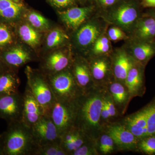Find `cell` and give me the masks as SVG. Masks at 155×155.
<instances>
[{"label":"cell","mask_w":155,"mask_h":155,"mask_svg":"<svg viewBox=\"0 0 155 155\" xmlns=\"http://www.w3.org/2000/svg\"><path fill=\"white\" fill-rule=\"evenodd\" d=\"M103 97L89 90L74 101L76 116L74 126L90 140L99 127Z\"/></svg>","instance_id":"6da1fadb"},{"label":"cell","mask_w":155,"mask_h":155,"mask_svg":"<svg viewBox=\"0 0 155 155\" xmlns=\"http://www.w3.org/2000/svg\"><path fill=\"white\" fill-rule=\"evenodd\" d=\"M141 0H118L114 5L102 9L98 16L108 25L117 26L128 36L142 16Z\"/></svg>","instance_id":"7a4b0ae2"},{"label":"cell","mask_w":155,"mask_h":155,"mask_svg":"<svg viewBox=\"0 0 155 155\" xmlns=\"http://www.w3.org/2000/svg\"><path fill=\"white\" fill-rule=\"evenodd\" d=\"M4 155H34L37 147L31 127L19 121L8 125L2 133Z\"/></svg>","instance_id":"3957f363"},{"label":"cell","mask_w":155,"mask_h":155,"mask_svg":"<svg viewBox=\"0 0 155 155\" xmlns=\"http://www.w3.org/2000/svg\"><path fill=\"white\" fill-rule=\"evenodd\" d=\"M47 78L56 101L71 102L84 93L78 86L72 71L67 69Z\"/></svg>","instance_id":"277c9868"},{"label":"cell","mask_w":155,"mask_h":155,"mask_svg":"<svg viewBox=\"0 0 155 155\" xmlns=\"http://www.w3.org/2000/svg\"><path fill=\"white\" fill-rule=\"evenodd\" d=\"M27 85L34 96L43 108L46 114L51 107L55 103L54 95L47 78L41 73L34 71L29 67L26 69Z\"/></svg>","instance_id":"5b68a950"},{"label":"cell","mask_w":155,"mask_h":155,"mask_svg":"<svg viewBox=\"0 0 155 155\" xmlns=\"http://www.w3.org/2000/svg\"><path fill=\"white\" fill-rule=\"evenodd\" d=\"M54 122L61 137L74 126L76 111L74 101H56L46 114Z\"/></svg>","instance_id":"8992f818"},{"label":"cell","mask_w":155,"mask_h":155,"mask_svg":"<svg viewBox=\"0 0 155 155\" xmlns=\"http://www.w3.org/2000/svg\"><path fill=\"white\" fill-rule=\"evenodd\" d=\"M95 19L84 24L79 28L75 34V40L78 46L83 49L92 47L97 39L106 32L107 28V22L101 17Z\"/></svg>","instance_id":"52a82bcc"},{"label":"cell","mask_w":155,"mask_h":155,"mask_svg":"<svg viewBox=\"0 0 155 155\" xmlns=\"http://www.w3.org/2000/svg\"><path fill=\"white\" fill-rule=\"evenodd\" d=\"M23 94L21 93L0 95V119L8 125L22 121Z\"/></svg>","instance_id":"ba28073f"},{"label":"cell","mask_w":155,"mask_h":155,"mask_svg":"<svg viewBox=\"0 0 155 155\" xmlns=\"http://www.w3.org/2000/svg\"><path fill=\"white\" fill-rule=\"evenodd\" d=\"M34 137L38 145L61 143V136L56 125L48 114H44L31 127Z\"/></svg>","instance_id":"9c48e42d"},{"label":"cell","mask_w":155,"mask_h":155,"mask_svg":"<svg viewBox=\"0 0 155 155\" xmlns=\"http://www.w3.org/2000/svg\"><path fill=\"white\" fill-rule=\"evenodd\" d=\"M124 47L134 60L146 67L155 56V40L143 41L130 38L125 40Z\"/></svg>","instance_id":"30bf717a"},{"label":"cell","mask_w":155,"mask_h":155,"mask_svg":"<svg viewBox=\"0 0 155 155\" xmlns=\"http://www.w3.org/2000/svg\"><path fill=\"white\" fill-rule=\"evenodd\" d=\"M110 58L114 77L117 80L125 83L128 71L135 61L124 46L113 50Z\"/></svg>","instance_id":"8fae6325"},{"label":"cell","mask_w":155,"mask_h":155,"mask_svg":"<svg viewBox=\"0 0 155 155\" xmlns=\"http://www.w3.org/2000/svg\"><path fill=\"white\" fill-rule=\"evenodd\" d=\"M23 104L22 122L31 127L44 115L43 108L38 102L28 85L23 94Z\"/></svg>","instance_id":"7c38bea8"},{"label":"cell","mask_w":155,"mask_h":155,"mask_svg":"<svg viewBox=\"0 0 155 155\" xmlns=\"http://www.w3.org/2000/svg\"><path fill=\"white\" fill-rule=\"evenodd\" d=\"M145 67L135 61L128 71L125 84L130 94H141L144 92Z\"/></svg>","instance_id":"4fadbf2b"},{"label":"cell","mask_w":155,"mask_h":155,"mask_svg":"<svg viewBox=\"0 0 155 155\" xmlns=\"http://www.w3.org/2000/svg\"><path fill=\"white\" fill-rule=\"evenodd\" d=\"M94 10L93 6L73 8L60 13L61 19L67 27L75 30L79 28Z\"/></svg>","instance_id":"5bb4252c"},{"label":"cell","mask_w":155,"mask_h":155,"mask_svg":"<svg viewBox=\"0 0 155 155\" xmlns=\"http://www.w3.org/2000/svg\"><path fill=\"white\" fill-rule=\"evenodd\" d=\"M31 59L30 54L19 46L10 48L0 54V60L10 69L14 70L23 66Z\"/></svg>","instance_id":"9a60e30c"},{"label":"cell","mask_w":155,"mask_h":155,"mask_svg":"<svg viewBox=\"0 0 155 155\" xmlns=\"http://www.w3.org/2000/svg\"><path fill=\"white\" fill-rule=\"evenodd\" d=\"M108 135L114 143L122 149H129L137 146L139 140L127 128L120 125H114L108 129Z\"/></svg>","instance_id":"2e32d148"},{"label":"cell","mask_w":155,"mask_h":155,"mask_svg":"<svg viewBox=\"0 0 155 155\" xmlns=\"http://www.w3.org/2000/svg\"><path fill=\"white\" fill-rule=\"evenodd\" d=\"M71 71L83 93L91 89L94 80L88 62L82 59H78L73 64Z\"/></svg>","instance_id":"e0dca14e"},{"label":"cell","mask_w":155,"mask_h":155,"mask_svg":"<svg viewBox=\"0 0 155 155\" xmlns=\"http://www.w3.org/2000/svg\"><path fill=\"white\" fill-rule=\"evenodd\" d=\"M129 37L139 40H154L155 20L152 17L143 14Z\"/></svg>","instance_id":"ac0fdd59"},{"label":"cell","mask_w":155,"mask_h":155,"mask_svg":"<svg viewBox=\"0 0 155 155\" xmlns=\"http://www.w3.org/2000/svg\"><path fill=\"white\" fill-rule=\"evenodd\" d=\"M71 61L68 55L62 51H57L50 55L43 65V69L47 75L62 72L69 68Z\"/></svg>","instance_id":"d6986e66"},{"label":"cell","mask_w":155,"mask_h":155,"mask_svg":"<svg viewBox=\"0 0 155 155\" xmlns=\"http://www.w3.org/2000/svg\"><path fill=\"white\" fill-rule=\"evenodd\" d=\"M108 56L94 57L91 61L89 63L94 81L104 80L107 78L111 73H113L110 58L109 59Z\"/></svg>","instance_id":"ffe728a7"},{"label":"cell","mask_w":155,"mask_h":155,"mask_svg":"<svg viewBox=\"0 0 155 155\" xmlns=\"http://www.w3.org/2000/svg\"><path fill=\"white\" fill-rule=\"evenodd\" d=\"M127 123V129L139 140L148 135L146 107L130 116Z\"/></svg>","instance_id":"44dd1931"},{"label":"cell","mask_w":155,"mask_h":155,"mask_svg":"<svg viewBox=\"0 0 155 155\" xmlns=\"http://www.w3.org/2000/svg\"><path fill=\"white\" fill-rule=\"evenodd\" d=\"M20 84L14 69H9L0 75V95L18 93Z\"/></svg>","instance_id":"7402d4cb"},{"label":"cell","mask_w":155,"mask_h":155,"mask_svg":"<svg viewBox=\"0 0 155 155\" xmlns=\"http://www.w3.org/2000/svg\"><path fill=\"white\" fill-rule=\"evenodd\" d=\"M22 4L14 2L10 0H0V19L11 21L17 19L21 14Z\"/></svg>","instance_id":"603a6c76"},{"label":"cell","mask_w":155,"mask_h":155,"mask_svg":"<svg viewBox=\"0 0 155 155\" xmlns=\"http://www.w3.org/2000/svg\"><path fill=\"white\" fill-rule=\"evenodd\" d=\"M112 51L111 41L108 37L107 32H105L97 40L92 47L91 52L94 57H97L110 55Z\"/></svg>","instance_id":"cb8c5ba5"},{"label":"cell","mask_w":155,"mask_h":155,"mask_svg":"<svg viewBox=\"0 0 155 155\" xmlns=\"http://www.w3.org/2000/svg\"><path fill=\"white\" fill-rule=\"evenodd\" d=\"M18 31L22 40L31 46H36L39 43V35L30 25L28 24L21 25Z\"/></svg>","instance_id":"d4e9b609"},{"label":"cell","mask_w":155,"mask_h":155,"mask_svg":"<svg viewBox=\"0 0 155 155\" xmlns=\"http://www.w3.org/2000/svg\"><path fill=\"white\" fill-rule=\"evenodd\" d=\"M59 143L38 145L34 155H67Z\"/></svg>","instance_id":"484cf974"},{"label":"cell","mask_w":155,"mask_h":155,"mask_svg":"<svg viewBox=\"0 0 155 155\" xmlns=\"http://www.w3.org/2000/svg\"><path fill=\"white\" fill-rule=\"evenodd\" d=\"M137 147L145 154L155 155V134L149 135L139 140Z\"/></svg>","instance_id":"4316f807"},{"label":"cell","mask_w":155,"mask_h":155,"mask_svg":"<svg viewBox=\"0 0 155 155\" xmlns=\"http://www.w3.org/2000/svg\"><path fill=\"white\" fill-rule=\"evenodd\" d=\"M69 39V37L60 29H56L51 31L47 38V45L48 47H56Z\"/></svg>","instance_id":"83f0119b"},{"label":"cell","mask_w":155,"mask_h":155,"mask_svg":"<svg viewBox=\"0 0 155 155\" xmlns=\"http://www.w3.org/2000/svg\"><path fill=\"white\" fill-rule=\"evenodd\" d=\"M110 91L114 101L118 104L125 102L127 93L125 87L119 82H114L110 86Z\"/></svg>","instance_id":"f1b7e54d"},{"label":"cell","mask_w":155,"mask_h":155,"mask_svg":"<svg viewBox=\"0 0 155 155\" xmlns=\"http://www.w3.org/2000/svg\"><path fill=\"white\" fill-rule=\"evenodd\" d=\"M147 121L148 134H155V98L146 106Z\"/></svg>","instance_id":"f546056e"},{"label":"cell","mask_w":155,"mask_h":155,"mask_svg":"<svg viewBox=\"0 0 155 155\" xmlns=\"http://www.w3.org/2000/svg\"><path fill=\"white\" fill-rule=\"evenodd\" d=\"M13 36L10 28L5 23L0 22V50L12 44Z\"/></svg>","instance_id":"4dcf8cb0"},{"label":"cell","mask_w":155,"mask_h":155,"mask_svg":"<svg viewBox=\"0 0 155 155\" xmlns=\"http://www.w3.org/2000/svg\"><path fill=\"white\" fill-rule=\"evenodd\" d=\"M28 19L33 27L38 29H47L49 25L47 19L36 12H31L28 14Z\"/></svg>","instance_id":"1f68e13d"},{"label":"cell","mask_w":155,"mask_h":155,"mask_svg":"<svg viewBox=\"0 0 155 155\" xmlns=\"http://www.w3.org/2000/svg\"><path fill=\"white\" fill-rule=\"evenodd\" d=\"M107 34L111 41H118L126 40L129 37L121 28L117 26L112 25L108 29Z\"/></svg>","instance_id":"d6a6232c"},{"label":"cell","mask_w":155,"mask_h":155,"mask_svg":"<svg viewBox=\"0 0 155 155\" xmlns=\"http://www.w3.org/2000/svg\"><path fill=\"white\" fill-rule=\"evenodd\" d=\"M114 141L108 134L102 136L100 140V148L101 151L104 154L110 153L114 150Z\"/></svg>","instance_id":"836d02e7"},{"label":"cell","mask_w":155,"mask_h":155,"mask_svg":"<svg viewBox=\"0 0 155 155\" xmlns=\"http://www.w3.org/2000/svg\"><path fill=\"white\" fill-rule=\"evenodd\" d=\"M90 140H87L81 146L71 153L72 155H92L96 154V151L89 143Z\"/></svg>","instance_id":"e575fe53"},{"label":"cell","mask_w":155,"mask_h":155,"mask_svg":"<svg viewBox=\"0 0 155 155\" xmlns=\"http://www.w3.org/2000/svg\"><path fill=\"white\" fill-rule=\"evenodd\" d=\"M118 0H96L102 9H106L114 5Z\"/></svg>","instance_id":"d590c367"},{"label":"cell","mask_w":155,"mask_h":155,"mask_svg":"<svg viewBox=\"0 0 155 155\" xmlns=\"http://www.w3.org/2000/svg\"><path fill=\"white\" fill-rule=\"evenodd\" d=\"M55 5L59 8H65L71 5L74 2V0H52Z\"/></svg>","instance_id":"8d00e7d4"},{"label":"cell","mask_w":155,"mask_h":155,"mask_svg":"<svg viewBox=\"0 0 155 155\" xmlns=\"http://www.w3.org/2000/svg\"><path fill=\"white\" fill-rule=\"evenodd\" d=\"M104 100L105 103L109 113H110V117L115 116L116 114V108H115L113 102L109 98H104Z\"/></svg>","instance_id":"74e56055"},{"label":"cell","mask_w":155,"mask_h":155,"mask_svg":"<svg viewBox=\"0 0 155 155\" xmlns=\"http://www.w3.org/2000/svg\"><path fill=\"white\" fill-rule=\"evenodd\" d=\"M101 117L102 119H107L110 117H111L105 103L104 101V97H103V100L102 107L101 110Z\"/></svg>","instance_id":"f35d334b"},{"label":"cell","mask_w":155,"mask_h":155,"mask_svg":"<svg viewBox=\"0 0 155 155\" xmlns=\"http://www.w3.org/2000/svg\"><path fill=\"white\" fill-rule=\"evenodd\" d=\"M141 2L143 8H155V0H141Z\"/></svg>","instance_id":"ab89813d"},{"label":"cell","mask_w":155,"mask_h":155,"mask_svg":"<svg viewBox=\"0 0 155 155\" xmlns=\"http://www.w3.org/2000/svg\"><path fill=\"white\" fill-rule=\"evenodd\" d=\"M143 14L152 17L155 20V8L148 9L145 12H143Z\"/></svg>","instance_id":"60d3db41"},{"label":"cell","mask_w":155,"mask_h":155,"mask_svg":"<svg viewBox=\"0 0 155 155\" xmlns=\"http://www.w3.org/2000/svg\"><path fill=\"white\" fill-rule=\"evenodd\" d=\"M9 69L10 68L0 60V75Z\"/></svg>","instance_id":"b9f144b4"},{"label":"cell","mask_w":155,"mask_h":155,"mask_svg":"<svg viewBox=\"0 0 155 155\" xmlns=\"http://www.w3.org/2000/svg\"><path fill=\"white\" fill-rule=\"evenodd\" d=\"M0 155H4V143L2 134H0Z\"/></svg>","instance_id":"7bdbcfd3"},{"label":"cell","mask_w":155,"mask_h":155,"mask_svg":"<svg viewBox=\"0 0 155 155\" xmlns=\"http://www.w3.org/2000/svg\"><path fill=\"white\" fill-rule=\"evenodd\" d=\"M10 1L18 4H20V2H21V0H10Z\"/></svg>","instance_id":"ee69618b"}]
</instances>
